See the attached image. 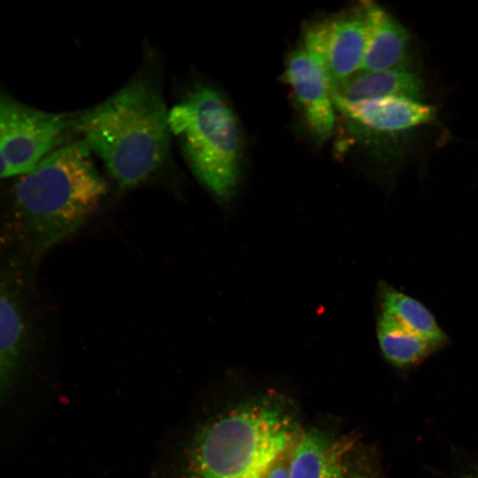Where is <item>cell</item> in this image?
<instances>
[{
	"label": "cell",
	"mask_w": 478,
	"mask_h": 478,
	"mask_svg": "<svg viewBox=\"0 0 478 478\" xmlns=\"http://www.w3.org/2000/svg\"><path fill=\"white\" fill-rule=\"evenodd\" d=\"M106 193L107 183L84 142L55 149L15 182L13 234L30 257L39 258L84 226Z\"/></svg>",
	"instance_id": "obj_1"
},
{
	"label": "cell",
	"mask_w": 478,
	"mask_h": 478,
	"mask_svg": "<svg viewBox=\"0 0 478 478\" xmlns=\"http://www.w3.org/2000/svg\"><path fill=\"white\" fill-rule=\"evenodd\" d=\"M71 127L122 189L140 185L168 157V112L158 89L136 78L71 119Z\"/></svg>",
	"instance_id": "obj_2"
},
{
	"label": "cell",
	"mask_w": 478,
	"mask_h": 478,
	"mask_svg": "<svg viewBox=\"0 0 478 478\" xmlns=\"http://www.w3.org/2000/svg\"><path fill=\"white\" fill-rule=\"evenodd\" d=\"M292 406L280 397L242 403L204 426L189 449L182 478H263L298 437Z\"/></svg>",
	"instance_id": "obj_3"
},
{
	"label": "cell",
	"mask_w": 478,
	"mask_h": 478,
	"mask_svg": "<svg viewBox=\"0 0 478 478\" xmlns=\"http://www.w3.org/2000/svg\"><path fill=\"white\" fill-rule=\"evenodd\" d=\"M168 124L195 177L217 200L229 201L240 179L242 143L223 96L209 86L195 89L168 111Z\"/></svg>",
	"instance_id": "obj_4"
},
{
	"label": "cell",
	"mask_w": 478,
	"mask_h": 478,
	"mask_svg": "<svg viewBox=\"0 0 478 478\" xmlns=\"http://www.w3.org/2000/svg\"><path fill=\"white\" fill-rule=\"evenodd\" d=\"M71 119L0 91V179L32 171L58 145Z\"/></svg>",
	"instance_id": "obj_5"
},
{
	"label": "cell",
	"mask_w": 478,
	"mask_h": 478,
	"mask_svg": "<svg viewBox=\"0 0 478 478\" xmlns=\"http://www.w3.org/2000/svg\"><path fill=\"white\" fill-rule=\"evenodd\" d=\"M367 31L364 2L350 12L306 29L302 46L324 69L332 90L360 70Z\"/></svg>",
	"instance_id": "obj_6"
},
{
	"label": "cell",
	"mask_w": 478,
	"mask_h": 478,
	"mask_svg": "<svg viewBox=\"0 0 478 478\" xmlns=\"http://www.w3.org/2000/svg\"><path fill=\"white\" fill-rule=\"evenodd\" d=\"M285 79L301 108L309 130L318 139H327L335 127L336 109L324 69L301 46L288 58Z\"/></svg>",
	"instance_id": "obj_7"
},
{
	"label": "cell",
	"mask_w": 478,
	"mask_h": 478,
	"mask_svg": "<svg viewBox=\"0 0 478 478\" xmlns=\"http://www.w3.org/2000/svg\"><path fill=\"white\" fill-rule=\"evenodd\" d=\"M335 109L354 125L377 133H400L424 125L435 117L434 107L402 96L346 103L334 100Z\"/></svg>",
	"instance_id": "obj_8"
},
{
	"label": "cell",
	"mask_w": 478,
	"mask_h": 478,
	"mask_svg": "<svg viewBox=\"0 0 478 478\" xmlns=\"http://www.w3.org/2000/svg\"><path fill=\"white\" fill-rule=\"evenodd\" d=\"M364 3L368 31L359 71L408 68L409 35L405 28L377 4Z\"/></svg>",
	"instance_id": "obj_9"
},
{
	"label": "cell",
	"mask_w": 478,
	"mask_h": 478,
	"mask_svg": "<svg viewBox=\"0 0 478 478\" xmlns=\"http://www.w3.org/2000/svg\"><path fill=\"white\" fill-rule=\"evenodd\" d=\"M350 444L317 428L298 436L292 450L289 478H345Z\"/></svg>",
	"instance_id": "obj_10"
},
{
	"label": "cell",
	"mask_w": 478,
	"mask_h": 478,
	"mask_svg": "<svg viewBox=\"0 0 478 478\" xmlns=\"http://www.w3.org/2000/svg\"><path fill=\"white\" fill-rule=\"evenodd\" d=\"M29 330L19 292L0 277V395L18 371L29 342Z\"/></svg>",
	"instance_id": "obj_11"
},
{
	"label": "cell",
	"mask_w": 478,
	"mask_h": 478,
	"mask_svg": "<svg viewBox=\"0 0 478 478\" xmlns=\"http://www.w3.org/2000/svg\"><path fill=\"white\" fill-rule=\"evenodd\" d=\"M422 82L409 68L360 72L332 90L333 100L353 103L385 96L421 100Z\"/></svg>",
	"instance_id": "obj_12"
},
{
	"label": "cell",
	"mask_w": 478,
	"mask_h": 478,
	"mask_svg": "<svg viewBox=\"0 0 478 478\" xmlns=\"http://www.w3.org/2000/svg\"><path fill=\"white\" fill-rule=\"evenodd\" d=\"M378 293L382 312L427 339L437 349L448 343L446 333L433 313L421 302L387 283L380 284Z\"/></svg>",
	"instance_id": "obj_13"
},
{
	"label": "cell",
	"mask_w": 478,
	"mask_h": 478,
	"mask_svg": "<svg viewBox=\"0 0 478 478\" xmlns=\"http://www.w3.org/2000/svg\"><path fill=\"white\" fill-rule=\"evenodd\" d=\"M379 346L385 358L400 368L420 363L437 348L385 312H381L376 324Z\"/></svg>",
	"instance_id": "obj_14"
},
{
	"label": "cell",
	"mask_w": 478,
	"mask_h": 478,
	"mask_svg": "<svg viewBox=\"0 0 478 478\" xmlns=\"http://www.w3.org/2000/svg\"><path fill=\"white\" fill-rule=\"evenodd\" d=\"M294 444L273 463L263 478H289L290 459Z\"/></svg>",
	"instance_id": "obj_15"
},
{
	"label": "cell",
	"mask_w": 478,
	"mask_h": 478,
	"mask_svg": "<svg viewBox=\"0 0 478 478\" xmlns=\"http://www.w3.org/2000/svg\"><path fill=\"white\" fill-rule=\"evenodd\" d=\"M351 478H378V476L368 471H355L352 473Z\"/></svg>",
	"instance_id": "obj_16"
},
{
	"label": "cell",
	"mask_w": 478,
	"mask_h": 478,
	"mask_svg": "<svg viewBox=\"0 0 478 478\" xmlns=\"http://www.w3.org/2000/svg\"><path fill=\"white\" fill-rule=\"evenodd\" d=\"M471 478H478V472L475 474H474Z\"/></svg>",
	"instance_id": "obj_17"
}]
</instances>
